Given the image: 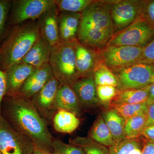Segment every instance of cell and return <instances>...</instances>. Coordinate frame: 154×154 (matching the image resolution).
<instances>
[{"label": "cell", "instance_id": "6da1fadb", "mask_svg": "<svg viewBox=\"0 0 154 154\" xmlns=\"http://www.w3.org/2000/svg\"><path fill=\"white\" fill-rule=\"evenodd\" d=\"M2 116L10 126L30 138L36 147L54 153V138L48 123L33 105L31 99L20 95L5 96L1 108Z\"/></svg>", "mask_w": 154, "mask_h": 154}, {"label": "cell", "instance_id": "7a4b0ae2", "mask_svg": "<svg viewBox=\"0 0 154 154\" xmlns=\"http://www.w3.org/2000/svg\"><path fill=\"white\" fill-rule=\"evenodd\" d=\"M41 36L36 20L10 27L0 44V69L20 63Z\"/></svg>", "mask_w": 154, "mask_h": 154}, {"label": "cell", "instance_id": "3957f363", "mask_svg": "<svg viewBox=\"0 0 154 154\" xmlns=\"http://www.w3.org/2000/svg\"><path fill=\"white\" fill-rule=\"evenodd\" d=\"M78 36L86 44L98 45L110 38L113 24L110 13L102 6L91 4L82 12Z\"/></svg>", "mask_w": 154, "mask_h": 154}, {"label": "cell", "instance_id": "277c9868", "mask_svg": "<svg viewBox=\"0 0 154 154\" xmlns=\"http://www.w3.org/2000/svg\"><path fill=\"white\" fill-rule=\"evenodd\" d=\"M75 41L60 42L51 48L49 63L54 76L62 85L71 86L81 77L76 66Z\"/></svg>", "mask_w": 154, "mask_h": 154}, {"label": "cell", "instance_id": "5b68a950", "mask_svg": "<svg viewBox=\"0 0 154 154\" xmlns=\"http://www.w3.org/2000/svg\"><path fill=\"white\" fill-rule=\"evenodd\" d=\"M55 0H14L8 20V28L28 20H38L45 11L55 5Z\"/></svg>", "mask_w": 154, "mask_h": 154}, {"label": "cell", "instance_id": "8992f818", "mask_svg": "<svg viewBox=\"0 0 154 154\" xmlns=\"http://www.w3.org/2000/svg\"><path fill=\"white\" fill-rule=\"evenodd\" d=\"M35 146L28 137L13 129L0 119V151L2 154H33Z\"/></svg>", "mask_w": 154, "mask_h": 154}, {"label": "cell", "instance_id": "52a82bcc", "mask_svg": "<svg viewBox=\"0 0 154 154\" xmlns=\"http://www.w3.org/2000/svg\"><path fill=\"white\" fill-rule=\"evenodd\" d=\"M154 66L137 63L120 69L115 75L121 89H139L150 85Z\"/></svg>", "mask_w": 154, "mask_h": 154}, {"label": "cell", "instance_id": "ba28073f", "mask_svg": "<svg viewBox=\"0 0 154 154\" xmlns=\"http://www.w3.org/2000/svg\"><path fill=\"white\" fill-rule=\"evenodd\" d=\"M154 35V29L148 22L138 20L111 39V47L119 46L142 47Z\"/></svg>", "mask_w": 154, "mask_h": 154}, {"label": "cell", "instance_id": "9c48e42d", "mask_svg": "<svg viewBox=\"0 0 154 154\" xmlns=\"http://www.w3.org/2000/svg\"><path fill=\"white\" fill-rule=\"evenodd\" d=\"M60 85V83L54 77L30 99L48 124L52 121L53 118L57 112L54 105Z\"/></svg>", "mask_w": 154, "mask_h": 154}, {"label": "cell", "instance_id": "30bf717a", "mask_svg": "<svg viewBox=\"0 0 154 154\" xmlns=\"http://www.w3.org/2000/svg\"><path fill=\"white\" fill-rule=\"evenodd\" d=\"M143 50V47L138 46L110 47L104 52V59L108 66L124 68L139 62Z\"/></svg>", "mask_w": 154, "mask_h": 154}, {"label": "cell", "instance_id": "8fae6325", "mask_svg": "<svg viewBox=\"0 0 154 154\" xmlns=\"http://www.w3.org/2000/svg\"><path fill=\"white\" fill-rule=\"evenodd\" d=\"M36 69L27 64L19 63L6 70L4 72L7 84L5 96L19 95L22 85Z\"/></svg>", "mask_w": 154, "mask_h": 154}, {"label": "cell", "instance_id": "7c38bea8", "mask_svg": "<svg viewBox=\"0 0 154 154\" xmlns=\"http://www.w3.org/2000/svg\"><path fill=\"white\" fill-rule=\"evenodd\" d=\"M49 63L36 69L25 81L19 95L31 99L53 78Z\"/></svg>", "mask_w": 154, "mask_h": 154}, {"label": "cell", "instance_id": "4fadbf2b", "mask_svg": "<svg viewBox=\"0 0 154 154\" xmlns=\"http://www.w3.org/2000/svg\"><path fill=\"white\" fill-rule=\"evenodd\" d=\"M59 14V11L55 5L45 11L37 20L42 37L52 47L60 42Z\"/></svg>", "mask_w": 154, "mask_h": 154}, {"label": "cell", "instance_id": "5bb4252c", "mask_svg": "<svg viewBox=\"0 0 154 154\" xmlns=\"http://www.w3.org/2000/svg\"><path fill=\"white\" fill-rule=\"evenodd\" d=\"M82 107H93L99 103L96 86L92 75L81 77L71 86Z\"/></svg>", "mask_w": 154, "mask_h": 154}, {"label": "cell", "instance_id": "9a60e30c", "mask_svg": "<svg viewBox=\"0 0 154 154\" xmlns=\"http://www.w3.org/2000/svg\"><path fill=\"white\" fill-rule=\"evenodd\" d=\"M59 33L60 42L75 41L79 27L82 14L59 11Z\"/></svg>", "mask_w": 154, "mask_h": 154}, {"label": "cell", "instance_id": "2e32d148", "mask_svg": "<svg viewBox=\"0 0 154 154\" xmlns=\"http://www.w3.org/2000/svg\"><path fill=\"white\" fill-rule=\"evenodd\" d=\"M56 111L62 109L75 113L77 116L82 113V107L71 86L60 84L54 105Z\"/></svg>", "mask_w": 154, "mask_h": 154}, {"label": "cell", "instance_id": "e0dca14e", "mask_svg": "<svg viewBox=\"0 0 154 154\" xmlns=\"http://www.w3.org/2000/svg\"><path fill=\"white\" fill-rule=\"evenodd\" d=\"M52 46L41 36L20 63L38 68L49 63Z\"/></svg>", "mask_w": 154, "mask_h": 154}, {"label": "cell", "instance_id": "ac0fdd59", "mask_svg": "<svg viewBox=\"0 0 154 154\" xmlns=\"http://www.w3.org/2000/svg\"><path fill=\"white\" fill-rule=\"evenodd\" d=\"M139 9L137 5L130 1H124L116 4L112 9V18L119 28L125 27L134 22Z\"/></svg>", "mask_w": 154, "mask_h": 154}, {"label": "cell", "instance_id": "d6986e66", "mask_svg": "<svg viewBox=\"0 0 154 154\" xmlns=\"http://www.w3.org/2000/svg\"><path fill=\"white\" fill-rule=\"evenodd\" d=\"M148 97V86L139 89H121L112 99L109 107L111 108L118 105L144 103L147 101Z\"/></svg>", "mask_w": 154, "mask_h": 154}, {"label": "cell", "instance_id": "ffe728a7", "mask_svg": "<svg viewBox=\"0 0 154 154\" xmlns=\"http://www.w3.org/2000/svg\"><path fill=\"white\" fill-rule=\"evenodd\" d=\"M52 122L57 131L64 134L73 132L80 124L79 119L75 113L62 109L57 111Z\"/></svg>", "mask_w": 154, "mask_h": 154}, {"label": "cell", "instance_id": "44dd1931", "mask_svg": "<svg viewBox=\"0 0 154 154\" xmlns=\"http://www.w3.org/2000/svg\"><path fill=\"white\" fill-rule=\"evenodd\" d=\"M75 47L77 70L81 77L90 75L94 64L93 53L77 40L75 41Z\"/></svg>", "mask_w": 154, "mask_h": 154}, {"label": "cell", "instance_id": "7402d4cb", "mask_svg": "<svg viewBox=\"0 0 154 154\" xmlns=\"http://www.w3.org/2000/svg\"><path fill=\"white\" fill-rule=\"evenodd\" d=\"M102 116L112 135L115 143L125 138L124 130L126 121L124 118L112 109L103 112Z\"/></svg>", "mask_w": 154, "mask_h": 154}, {"label": "cell", "instance_id": "603a6c76", "mask_svg": "<svg viewBox=\"0 0 154 154\" xmlns=\"http://www.w3.org/2000/svg\"><path fill=\"white\" fill-rule=\"evenodd\" d=\"M88 137L106 147L111 146L115 143L112 135L101 115L96 119Z\"/></svg>", "mask_w": 154, "mask_h": 154}, {"label": "cell", "instance_id": "cb8c5ba5", "mask_svg": "<svg viewBox=\"0 0 154 154\" xmlns=\"http://www.w3.org/2000/svg\"><path fill=\"white\" fill-rule=\"evenodd\" d=\"M146 114L131 117L125 122L124 130L125 138H139L142 136L143 130L146 126Z\"/></svg>", "mask_w": 154, "mask_h": 154}, {"label": "cell", "instance_id": "d4e9b609", "mask_svg": "<svg viewBox=\"0 0 154 154\" xmlns=\"http://www.w3.org/2000/svg\"><path fill=\"white\" fill-rule=\"evenodd\" d=\"M69 142L82 149L85 154H110L107 147L98 143L88 137H77L70 139Z\"/></svg>", "mask_w": 154, "mask_h": 154}, {"label": "cell", "instance_id": "484cf974", "mask_svg": "<svg viewBox=\"0 0 154 154\" xmlns=\"http://www.w3.org/2000/svg\"><path fill=\"white\" fill-rule=\"evenodd\" d=\"M110 109L115 110L126 121L131 117L146 114L148 105L146 102L139 104L118 105Z\"/></svg>", "mask_w": 154, "mask_h": 154}, {"label": "cell", "instance_id": "4316f807", "mask_svg": "<svg viewBox=\"0 0 154 154\" xmlns=\"http://www.w3.org/2000/svg\"><path fill=\"white\" fill-rule=\"evenodd\" d=\"M94 78L96 86L109 85L119 88L118 80L115 75L105 66H100L95 69Z\"/></svg>", "mask_w": 154, "mask_h": 154}, {"label": "cell", "instance_id": "83f0119b", "mask_svg": "<svg viewBox=\"0 0 154 154\" xmlns=\"http://www.w3.org/2000/svg\"><path fill=\"white\" fill-rule=\"evenodd\" d=\"M56 5L60 12L82 13L92 4L90 0H55Z\"/></svg>", "mask_w": 154, "mask_h": 154}, {"label": "cell", "instance_id": "f1b7e54d", "mask_svg": "<svg viewBox=\"0 0 154 154\" xmlns=\"http://www.w3.org/2000/svg\"><path fill=\"white\" fill-rule=\"evenodd\" d=\"M141 148L139 138H125L109 147L110 154H131L135 149Z\"/></svg>", "mask_w": 154, "mask_h": 154}, {"label": "cell", "instance_id": "f546056e", "mask_svg": "<svg viewBox=\"0 0 154 154\" xmlns=\"http://www.w3.org/2000/svg\"><path fill=\"white\" fill-rule=\"evenodd\" d=\"M11 5V0H0V44L8 29V22Z\"/></svg>", "mask_w": 154, "mask_h": 154}, {"label": "cell", "instance_id": "4dcf8cb0", "mask_svg": "<svg viewBox=\"0 0 154 154\" xmlns=\"http://www.w3.org/2000/svg\"><path fill=\"white\" fill-rule=\"evenodd\" d=\"M52 147L55 154H85L79 147L69 143H65L60 140L54 139Z\"/></svg>", "mask_w": 154, "mask_h": 154}, {"label": "cell", "instance_id": "1f68e13d", "mask_svg": "<svg viewBox=\"0 0 154 154\" xmlns=\"http://www.w3.org/2000/svg\"><path fill=\"white\" fill-rule=\"evenodd\" d=\"M118 91L117 88L113 86H96V92L99 102L106 106H110L112 99L115 97Z\"/></svg>", "mask_w": 154, "mask_h": 154}, {"label": "cell", "instance_id": "d6a6232c", "mask_svg": "<svg viewBox=\"0 0 154 154\" xmlns=\"http://www.w3.org/2000/svg\"><path fill=\"white\" fill-rule=\"evenodd\" d=\"M152 65L154 64V39L143 48L141 59L139 62Z\"/></svg>", "mask_w": 154, "mask_h": 154}, {"label": "cell", "instance_id": "836d02e7", "mask_svg": "<svg viewBox=\"0 0 154 154\" xmlns=\"http://www.w3.org/2000/svg\"><path fill=\"white\" fill-rule=\"evenodd\" d=\"M7 89V84L5 72L0 69V119L2 117L1 108L2 102L5 96Z\"/></svg>", "mask_w": 154, "mask_h": 154}, {"label": "cell", "instance_id": "e575fe53", "mask_svg": "<svg viewBox=\"0 0 154 154\" xmlns=\"http://www.w3.org/2000/svg\"><path fill=\"white\" fill-rule=\"evenodd\" d=\"M142 136L146 140L154 143V124L146 127Z\"/></svg>", "mask_w": 154, "mask_h": 154}, {"label": "cell", "instance_id": "d590c367", "mask_svg": "<svg viewBox=\"0 0 154 154\" xmlns=\"http://www.w3.org/2000/svg\"><path fill=\"white\" fill-rule=\"evenodd\" d=\"M142 154H154V143L143 140Z\"/></svg>", "mask_w": 154, "mask_h": 154}, {"label": "cell", "instance_id": "8d00e7d4", "mask_svg": "<svg viewBox=\"0 0 154 154\" xmlns=\"http://www.w3.org/2000/svg\"><path fill=\"white\" fill-rule=\"evenodd\" d=\"M146 126L154 124V103L148 105Z\"/></svg>", "mask_w": 154, "mask_h": 154}, {"label": "cell", "instance_id": "74e56055", "mask_svg": "<svg viewBox=\"0 0 154 154\" xmlns=\"http://www.w3.org/2000/svg\"><path fill=\"white\" fill-rule=\"evenodd\" d=\"M148 16L150 21L154 24V2H151L147 8Z\"/></svg>", "mask_w": 154, "mask_h": 154}, {"label": "cell", "instance_id": "f35d334b", "mask_svg": "<svg viewBox=\"0 0 154 154\" xmlns=\"http://www.w3.org/2000/svg\"><path fill=\"white\" fill-rule=\"evenodd\" d=\"M148 89L149 97L146 102L148 105L154 103V84L149 85Z\"/></svg>", "mask_w": 154, "mask_h": 154}, {"label": "cell", "instance_id": "ab89813d", "mask_svg": "<svg viewBox=\"0 0 154 154\" xmlns=\"http://www.w3.org/2000/svg\"><path fill=\"white\" fill-rule=\"evenodd\" d=\"M33 154H54V153H51L48 152H47L45 151L42 150L38 148L35 146L34 151H33Z\"/></svg>", "mask_w": 154, "mask_h": 154}, {"label": "cell", "instance_id": "60d3db41", "mask_svg": "<svg viewBox=\"0 0 154 154\" xmlns=\"http://www.w3.org/2000/svg\"><path fill=\"white\" fill-rule=\"evenodd\" d=\"M152 84H154V69L152 73L150 85Z\"/></svg>", "mask_w": 154, "mask_h": 154}, {"label": "cell", "instance_id": "b9f144b4", "mask_svg": "<svg viewBox=\"0 0 154 154\" xmlns=\"http://www.w3.org/2000/svg\"><path fill=\"white\" fill-rule=\"evenodd\" d=\"M0 154H2V153H1V151H0Z\"/></svg>", "mask_w": 154, "mask_h": 154}, {"label": "cell", "instance_id": "7bdbcfd3", "mask_svg": "<svg viewBox=\"0 0 154 154\" xmlns=\"http://www.w3.org/2000/svg\"></svg>", "mask_w": 154, "mask_h": 154}]
</instances>
